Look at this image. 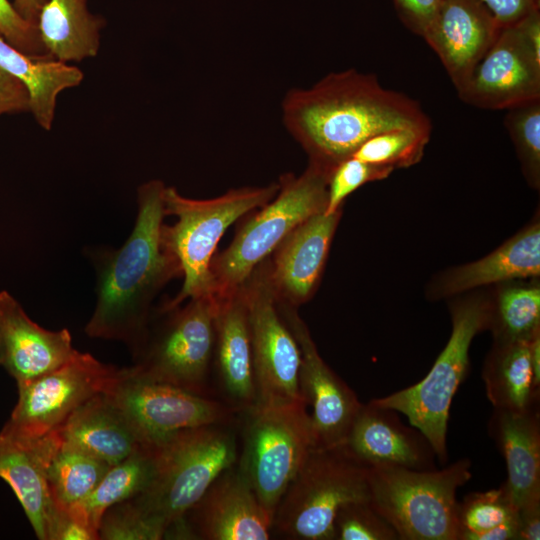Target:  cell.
Returning <instances> with one entry per match:
<instances>
[{
    "instance_id": "f546056e",
    "label": "cell",
    "mask_w": 540,
    "mask_h": 540,
    "mask_svg": "<svg viewBox=\"0 0 540 540\" xmlns=\"http://www.w3.org/2000/svg\"><path fill=\"white\" fill-rule=\"evenodd\" d=\"M458 540H518L517 508L503 484L459 502Z\"/></svg>"
},
{
    "instance_id": "7a4b0ae2",
    "label": "cell",
    "mask_w": 540,
    "mask_h": 540,
    "mask_svg": "<svg viewBox=\"0 0 540 540\" xmlns=\"http://www.w3.org/2000/svg\"><path fill=\"white\" fill-rule=\"evenodd\" d=\"M165 187L160 180L143 183L137 190L136 221L125 243L89 254L97 277L96 306L85 327L89 337L122 341L133 350L152 318L154 299L182 276L178 259L161 235Z\"/></svg>"
},
{
    "instance_id": "9c48e42d",
    "label": "cell",
    "mask_w": 540,
    "mask_h": 540,
    "mask_svg": "<svg viewBox=\"0 0 540 540\" xmlns=\"http://www.w3.org/2000/svg\"><path fill=\"white\" fill-rule=\"evenodd\" d=\"M369 501L368 467L343 446L312 448L280 499L272 530L287 539L335 540L339 508Z\"/></svg>"
},
{
    "instance_id": "ac0fdd59",
    "label": "cell",
    "mask_w": 540,
    "mask_h": 540,
    "mask_svg": "<svg viewBox=\"0 0 540 540\" xmlns=\"http://www.w3.org/2000/svg\"><path fill=\"white\" fill-rule=\"evenodd\" d=\"M341 215L342 208L307 218L273 251L270 262L264 261L277 300L296 307L313 296Z\"/></svg>"
},
{
    "instance_id": "8d00e7d4",
    "label": "cell",
    "mask_w": 540,
    "mask_h": 540,
    "mask_svg": "<svg viewBox=\"0 0 540 540\" xmlns=\"http://www.w3.org/2000/svg\"><path fill=\"white\" fill-rule=\"evenodd\" d=\"M164 530L143 516L129 501L106 510L98 529L101 540H159Z\"/></svg>"
},
{
    "instance_id": "836d02e7",
    "label": "cell",
    "mask_w": 540,
    "mask_h": 540,
    "mask_svg": "<svg viewBox=\"0 0 540 540\" xmlns=\"http://www.w3.org/2000/svg\"><path fill=\"white\" fill-rule=\"evenodd\" d=\"M504 126L515 147L527 184L540 188V98L506 109Z\"/></svg>"
},
{
    "instance_id": "2e32d148",
    "label": "cell",
    "mask_w": 540,
    "mask_h": 540,
    "mask_svg": "<svg viewBox=\"0 0 540 540\" xmlns=\"http://www.w3.org/2000/svg\"><path fill=\"white\" fill-rule=\"evenodd\" d=\"M185 518L196 539L206 540H267L273 525L237 462L214 480Z\"/></svg>"
},
{
    "instance_id": "277c9868",
    "label": "cell",
    "mask_w": 540,
    "mask_h": 540,
    "mask_svg": "<svg viewBox=\"0 0 540 540\" xmlns=\"http://www.w3.org/2000/svg\"><path fill=\"white\" fill-rule=\"evenodd\" d=\"M452 297L450 338L427 375L400 391L373 399L380 406L405 415L411 426L430 442L442 465L447 462V430L454 395L469 369V349L474 337L488 330L492 298L469 293Z\"/></svg>"
},
{
    "instance_id": "f1b7e54d",
    "label": "cell",
    "mask_w": 540,
    "mask_h": 540,
    "mask_svg": "<svg viewBox=\"0 0 540 540\" xmlns=\"http://www.w3.org/2000/svg\"><path fill=\"white\" fill-rule=\"evenodd\" d=\"M157 468V444L143 443L128 457L111 465L87 497L63 509L98 532L106 510L146 491Z\"/></svg>"
},
{
    "instance_id": "f6af8a7d",
    "label": "cell",
    "mask_w": 540,
    "mask_h": 540,
    "mask_svg": "<svg viewBox=\"0 0 540 540\" xmlns=\"http://www.w3.org/2000/svg\"><path fill=\"white\" fill-rule=\"evenodd\" d=\"M2 357H3V336H2L1 326H0V364L2 361Z\"/></svg>"
},
{
    "instance_id": "d6a6232c",
    "label": "cell",
    "mask_w": 540,
    "mask_h": 540,
    "mask_svg": "<svg viewBox=\"0 0 540 540\" xmlns=\"http://www.w3.org/2000/svg\"><path fill=\"white\" fill-rule=\"evenodd\" d=\"M432 130L398 128L365 140L350 157L393 170L417 164L424 156Z\"/></svg>"
},
{
    "instance_id": "52a82bcc",
    "label": "cell",
    "mask_w": 540,
    "mask_h": 540,
    "mask_svg": "<svg viewBox=\"0 0 540 540\" xmlns=\"http://www.w3.org/2000/svg\"><path fill=\"white\" fill-rule=\"evenodd\" d=\"M330 173L309 163L300 175H284L277 194L241 224L229 246L211 262L212 293L222 298L240 288L288 234L324 212Z\"/></svg>"
},
{
    "instance_id": "3957f363",
    "label": "cell",
    "mask_w": 540,
    "mask_h": 540,
    "mask_svg": "<svg viewBox=\"0 0 540 540\" xmlns=\"http://www.w3.org/2000/svg\"><path fill=\"white\" fill-rule=\"evenodd\" d=\"M232 421L178 431L157 443L158 468L150 487L129 501L165 532L202 498L238 459ZM165 536V535H164Z\"/></svg>"
},
{
    "instance_id": "d4e9b609",
    "label": "cell",
    "mask_w": 540,
    "mask_h": 540,
    "mask_svg": "<svg viewBox=\"0 0 540 540\" xmlns=\"http://www.w3.org/2000/svg\"><path fill=\"white\" fill-rule=\"evenodd\" d=\"M54 431L62 443L110 466L122 461L143 444L106 393L98 394L80 405Z\"/></svg>"
},
{
    "instance_id": "603a6c76",
    "label": "cell",
    "mask_w": 540,
    "mask_h": 540,
    "mask_svg": "<svg viewBox=\"0 0 540 540\" xmlns=\"http://www.w3.org/2000/svg\"><path fill=\"white\" fill-rule=\"evenodd\" d=\"M217 300L213 364L226 404L242 413L257 403L243 285Z\"/></svg>"
},
{
    "instance_id": "e0dca14e",
    "label": "cell",
    "mask_w": 540,
    "mask_h": 540,
    "mask_svg": "<svg viewBox=\"0 0 540 540\" xmlns=\"http://www.w3.org/2000/svg\"><path fill=\"white\" fill-rule=\"evenodd\" d=\"M59 442L55 431L39 437L0 431V478L13 490L40 540H53L59 515L47 478Z\"/></svg>"
},
{
    "instance_id": "f35d334b",
    "label": "cell",
    "mask_w": 540,
    "mask_h": 540,
    "mask_svg": "<svg viewBox=\"0 0 540 540\" xmlns=\"http://www.w3.org/2000/svg\"><path fill=\"white\" fill-rule=\"evenodd\" d=\"M442 0H393L403 24L414 34L424 37L438 13Z\"/></svg>"
},
{
    "instance_id": "1f68e13d",
    "label": "cell",
    "mask_w": 540,
    "mask_h": 540,
    "mask_svg": "<svg viewBox=\"0 0 540 540\" xmlns=\"http://www.w3.org/2000/svg\"><path fill=\"white\" fill-rule=\"evenodd\" d=\"M109 467V464L60 441L47 466L48 482L58 508H66L87 497Z\"/></svg>"
},
{
    "instance_id": "7bdbcfd3",
    "label": "cell",
    "mask_w": 540,
    "mask_h": 540,
    "mask_svg": "<svg viewBox=\"0 0 540 540\" xmlns=\"http://www.w3.org/2000/svg\"><path fill=\"white\" fill-rule=\"evenodd\" d=\"M518 540L540 539V502L517 510Z\"/></svg>"
},
{
    "instance_id": "ee69618b",
    "label": "cell",
    "mask_w": 540,
    "mask_h": 540,
    "mask_svg": "<svg viewBox=\"0 0 540 540\" xmlns=\"http://www.w3.org/2000/svg\"><path fill=\"white\" fill-rule=\"evenodd\" d=\"M47 0H13L16 11L28 22L36 25L39 13Z\"/></svg>"
},
{
    "instance_id": "7402d4cb",
    "label": "cell",
    "mask_w": 540,
    "mask_h": 540,
    "mask_svg": "<svg viewBox=\"0 0 540 540\" xmlns=\"http://www.w3.org/2000/svg\"><path fill=\"white\" fill-rule=\"evenodd\" d=\"M1 366L17 386L54 370L75 353L69 330L49 331L33 322L7 291L0 292Z\"/></svg>"
},
{
    "instance_id": "d6986e66",
    "label": "cell",
    "mask_w": 540,
    "mask_h": 540,
    "mask_svg": "<svg viewBox=\"0 0 540 540\" xmlns=\"http://www.w3.org/2000/svg\"><path fill=\"white\" fill-rule=\"evenodd\" d=\"M501 28L480 0H442L423 39L440 59L458 93Z\"/></svg>"
},
{
    "instance_id": "8fae6325",
    "label": "cell",
    "mask_w": 540,
    "mask_h": 540,
    "mask_svg": "<svg viewBox=\"0 0 540 540\" xmlns=\"http://www.w3.org/2000/svg\"><path fill=\"white\" fill-rule=\"evenodd\" d=\"M105 393L146 444L184 429L233 421L237 413L224 402L149 379L132 366L119 368Z\"/></svg>"
},
{
    "instance_id": "d590c367",
    "label": "cell",
    "mask_w": 540,
    "mask_h": 540,
    "mask_svg": "<svg viewBox=\"0 0 540 540\" xmlns=\"http://www.w3.org/2000/svg\"><path fill=\"white\" fill-rule=\"evenodd\" d=\"M394 170L349 157L332 170L327 189L325 214H332L342 208L344 200L366 183L383 180Z\"/></svg>"
},
{
    "instance_id": "4fadbf2b",
    "label": "cell",
    "mask_w": 540,
    "mask_h": 540,
    "mask_svg": "<svg viewBox=\"0 0 540 540\" xmlns=\"http://www.w3.org/2000/svg\"><path fill=\"white\" fill-rule=\"evenodd\" d=\"M250 327L257 403L305 402L299 390V346L279 313L262 262L243 284Z\"/></svg>"
},
{
    "instance_id": "44dd1931",
    "label": "cell",
    "mask_w": 540,
    "mask_h": 540,
    "mask_svg": "<svg viewBox=\"0 0 540 540\" xmlns=\"http://www.w3.org/2000/svg\"><path fill=\"white\" fill-rule=\"evenodd\" d=\"M539 276L540 222L535 219L481 259L439 273L426 293L431 300L452 298L479 287Z\"/></svg>"
},
{
    "instance_id": "9a60e30c",
    "label": "cell",
    "mask_w": 540,
    "mask_h": 540,
    "mask_svg": "<svg viewBox=\"0 0 540 540\" xmlns=\"http://www.w3.org/2000/svg\"><path fill=\"white\" fill-rule=\"evenodd\" d=\"M279 313L300 350L299 390L312 408L316 448L343 445L362 405L355 392L322 359L304 321L293 306L277 300Z\"/></svg>"
},
{
    "instance_id": "8992f818",
    "label": "cell",
    "mask_w": 540,
    "mask_h": 540,
    "mask_svg": "<svg viewBox=\"0 0 540 540\" xmlns=\"http://www.w3.org/2000/svg\"><path fill=\"white\" fill-rule=\"evenodd\" d=\"M471 477L464 458L440 470L368 467L369 502L399 540H458L457 490Z\"/></svg>"
},
{
    "instance_id": "4316f807",
    "label": "cell",
    "mask_w": 540,
    "mask_h": 540,
    "mask_svg": "<svg viewBox=\"0 0 540 540\" xmlns=\"http://www.w3.org/2000/svg\"><path fill=\"white\" fill-rule=\"evenodd\" d=\"M531 340L493 342L482 379L494 409L523 412L539 408L540 375L533 365Z\"/></svg>"
},
{
    "instance_id": "6da1fadb",
    "label": "cell",
    "mask_w": 540,
    "mask_h": 540,
    "mask_svg": "<svg viewBox=\"0 0 540 540\" xmlns=\"http://www.w3.org/2000/svg\"><path fill=\"white\" fill-rule=\"evenodd\" d=\"M283 119L309 163L330 174L373 135L398 128L432 130L418 101L355 69L330 73L310 89L288 92Z\"/></svg>"
},
{
    "instance_id": "484cf974",
    "label": "cell",
    "mask_w": 540,
    "mask_h": 540,
    "mask_svg": "<svg viewBox=\"0 0 540 540\" xmlns=\"http://www.w3.org/2000/svg\"><path fill=\"white\" fill-rule=\"evenodd\" d=\"M0 68L15 77L27 90L29 112L36 123L49 131L54 122L58 95L80 85L83 72L52 57H34L11 44L0 33Z\"/></svg>"
},
{
    "instance_id": "5b68a950",
    "label": "cell",
    "mask_w": 540,
    "mask_h": 540,
    "mask_svg": "<svg viewBox=\"0 0 540 540\" xmlns=\"http://www.w3.org/2000/svg\"><path fill=\"white\" fill-rule=\"evenodd\" d=\"M279 190V183L264 187L231 189L213 199L196 200L182 196L174 187H165V215H174V225L163 224L161 235L176 256L183 284L179 293L161 306L181 305L186 299L213 294L211 262L218 242L235 221L268 203Z\"/></svg>"
},
{
    "instance_id": "e575fe53",
    "label": "cell",
    "mask_w": 540,
    "mask_h": 540,
    "mask_svg": "<svg viewBox=\"0 0 540 540\" xmlns=\"http://www.w3.org/2000/svg\"><path fill=\"white\" fill-rule=\"evenodd\" d=\"M334 529L335 540H399L395 529L368 500L341 506Z\"/></svg>"
},
{
    "instance_id": "30bf717a",
    "label": "cell",
    "mask_w": 540,
    "mask_h": 540,
    "mask_svg": "<svg viewBox=\"0 0 540 540\" xmlns=\"http://www.w3.org/2000/svg\"><path fill=\"white\" fill-rule=\"evenodd\" d=\"M305 402L261 404L242 412V449L237 466L265 510L276 507L315 447Z\"/></svg>"
},
{
    "instance_id": "cb8c5ba5",
    "label": "cell",
    "mask_w": 540,
    "mask_h": 540,
    "mask_svg": "<svg viewBox=\"0 0 540 540\" xmlns=\"http://www.w3.org/2000/svg\"><path fill=\"white\" fill-rule=\"evenodd\" d=\"M488 433L504 457L503 483L515 507L540 502V413L494 409Z\"/></svg>"
},
{
    "instance_id": "ab89813d",
    "label": "cell",
    "mask_w": 540,
    "mask_h": 540,
    "mask_svg": "<svg viewBox=\"0 0 540 540\" xmlns=\"http://www.w3.org/2000/svg\"><path fill=\"white\" fill-rule=\"evenodd\" d=\"M29 111V96L19 80L0 68V117Z\"/></svg>"
},
{
    "instance_id": "5bb4252c",
    "label": "cell",
    "mask_w": 540,
    "mask_h": 540,
    "mask_svg": "<svg viewBox=\"0 0 540 540\" xmlns=\"http://www.w3.org/2000/svg\"><path fill=\"white\" fill-rule=\"evenodd\" d=\"M118 370L76 351L61 366L18 386L17 403L1 430L29 437L56 430L80 405L105 393Z\"/></svg>"
},
{
    "instance_id": "4dcf8cb0",
    "label": "cell",
    "mask_w": 540,
    "mask_h": 540,
    "mask_svg": "<svg viewBox=\"0 0 540 540\" xmlns=\"http://www.w3.org/2000/svg\"><path fill=\"white\" fill-rule=\"evenodd\" d=\"M497 285L492 298L489 330L494 342L531 340L540 334L539 283Z\"/></svg>"
},
{
    "instance_id": "7c38bea8",
    "label": "cell",
    "mask_w": 540,
    "mask_h": 540,
    "mask_svg": "<svg viewBox=\"0 0 540 540\" xmlns=\"http://www.w3.org/2000/svg\"><path fill=\"white\" fill-rule=\"evenodd\" d=\"M457 94L464 103L486 110H506L540 98L539 9L501 28Z\"/></svg>"
},
{
    "instance_id": "b9f144b4",
    "label": "cell",
    "mask_w": 540,
    "mask_h": 540,
    "mask_svg": "<svg viewBox=\"0 0 540 540\" xmlns=\"http://www.w3.org/2000/svg\"><path fill=\"white\" fill-rule=\"evenodd\" d=\"M98 532L75 518L66 509H59L53 540H98Z\"/></svg>"
},
{
    "instance_id": "60d3db41",
    "label": "cell",
    "mask_w": 540,
    "mask_h": 540,
    "mask_svg": "<svg viewBox=\"0 0 540 540\" xmlns=\"http://www.w3.org/2000/svg\"><path fill=\"white\" fill-rule=\"evenodd\" d=\"M499 24L512 25L532 11L539 9L540 0H480Z\"/></svg>"
},
{
    "instance_id": "ffe728a7",
    "label": "cell",
    "mask_w": 540,
    "mask_h": 540,
    "mask_svg": "<svg viewBox=\"0 0 540 540\" xmlns=\"http://www.w3.org/2000/svg\"><path fill=\"white\" fill-rule=\"evenodd\" d=\"M341 446L367 467L436 468L437 456L427 438L415 427L404 425L397 411L373 399L362 403Z\"/></svg>"
},
{
    "instance_id": "ba28073f",
    "label": "cell",
    "mask_w": 540,
    "mask_h": 540,
    "mask_svg": "<svg viewBox=\"0 0 540 540\" xmlns=\"http://www.w3.org/2000/svg\"><path fill=\"white\" fill-rule=\"evenodd\" d=\"M218 300L213 294L162 309L131 350L132 368L154 381L209 396L208 378L215 347Z\"/></svg>"
},
{
    "instance_id": "83f0119b",
    "label": "cell",
    "mask_w": 540,
    "mask_h": 540,
    "mask_svg": "<svg viewBox=\"0 0 540 540\" xmlns=\"http://www.w3.org/2000/svg\"><path fill=\"white\" fill-rule=\"evenodd\" d=\"M104 25L88 9V0H47L36 22L49 55L66 63L96 56Z\"/></svg>"
},
{
    "instance_id": "74e56055",
    "label": "cell",
    "mask_w": 540,
    "mask_h": 540,
    "mask_svg": "<svg viewBox=\"0 0 540 540\" xmlns=\"http://www.w3.org/2000/svg\"><path fill=\"white\" fill-rule=\"evenodd\" d=\"M0 33L9 44L28 55L51 57L37 26L25 20L8 0H0Z\"/></svg>"
}]
</instances>
